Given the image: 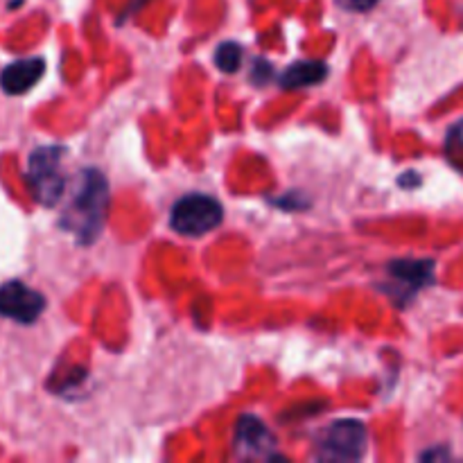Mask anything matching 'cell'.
I'll use <instances>...</instances> for the list:
<instances>
[{
  "label": "cell",
  "mask_w": 463,
  "mask_h": 463,
  "mask_svg": "<svg viewBox=\"0 0 463 463\" xmlns=\"http://www.w3.org/2000/svg\"><path fill=\"white\" fill-rule=\"evenodd\" d=\"M109 208V181L99 170L90 167L80 175L77 188L68 202L66 213L59 224L71 231L77 242L89 247L99 238L107 222Z\"/></svg>",
  "instance_id": "1"
},
{
  "label": "cell",
  "mask_w": 463,
  "mask_h": 463,
  "mask_svg": "<svg viewBox=\"0 0 463 463\" xmlns=\"http://www.w3.org/2000/svg\"><path fill=\"white\" fill-rule=\"evenodd\" d=\"M63 154L66 147L61 145H43L30 154L27 161V185L30 193L41 206H57L59 199L66 190V176H63Z\"/></svg>",
  "instance_id": "2"
},
{
  "label": "cell",
  "mask_w": 463,
  "mask_h": 463,
  "mask_svg": "<svg viewBox=\"0 0 463 463\" xmlns=\"http://www.w3.org/2000/svg\"><path fill=\"white\" fill-rule=\"evenodd\" d=\"M224 220V208L211 194H185L172 206L170 226L185 238H202L211 233Z\"/></svg>",
  "instance_id": "3"
},
{
  "label": "cell",
  "mask_w": 463,
  "mask_h": 463,
  "mask_svg": "<svg viewBox=\"0 0 463 463\" xmlns=\"http://www.w3.org/2000/svg\"><path fill=\"white\" fill-rule=\"evenodd\" d=\"M366 428L362 420L342 419L330 423L317 441V457L324 461H357L364 457Z\"/></svg>",
  "instance_id": "4"
},
{
  "label": "cell",
  "mask_w": 463,
  "mask_h": 463,
  "mask_svg": "<svg viewBox=\"0 0 463 463\" xmlns=\"http://www.w3.org/2000/svg\"><path fill=\"white\" fill-rule=\"evenodd\" d=\"M45 297L36 289L27 288L21 280H7L0 285V317L16 324H34L45 310Z\"/></svg>",
  "instance_id": "5"
},
{
  "label": "cell",
  "mask_w": 463,
  "mask_h": 463,
  "mask_svg": "<svg viewBox=\"0 0 463 463\" xmlns=\"http://www.w3.org/2000/svg\"><path fill=\"white\" fill-rule=\"evenodd\" d=\"M276 450V439L269 432L265 423L258 416L247 414L238 420L235 428V452L242 457H262V459H274Z\"/></svg>",
  "instance_id": "6"
},
{
  "label": "cell",
  "mask_w": 463,
  "mask_h": 463,
  "mask_svg": "<svg viewBox=\"0 0 463 463\" xmlns=\"http://www.w3.org/2000/svg\"><path fill=\"white\" fill-rule=\"evenodd\" d=\"M45 75V61L41 57L18 59L9 63L0 72V89L7 95H23L39 84L41 77Z\"/></svg>",
  "instance_id": "7"
},
{
  "label": "cell",
  "mask_w": 463,
  "mask_h": 463,
  "mask_svg": "<svg viewBox=\"0 0 463 463\" xmlns=\"http://www.w3.org/2000/svg\"><path fill=\"white\" fill-rule=\"evenodd\" d=\"M389 276L402 288V298H411L419 289L428 288L434 279L432 260H393L389 262Z\"/></svg>",
  "instance_id": "8"
},
{
  "label": "cell",
  "mask_w": 463,
  "mask_h": 463,
  "mask_svg": "<svg viewBox=\"0 0 463 463\" xmlns=\"http://www.w3.org/2000/svg\"><path fill=\"white\" fill-rule=\"evenodd\" d=\"M328 77V66L324 61H294L288 71L280 75L283 89H303V86H317Z\"/></svg>",
  "instance_id": "9"
},
{
  "label": "cell",
  "mask_w": 463,
  "mask_h": 463,
  "mask_svg": "<svg viewBox=\"0 0 463 463\" xmlns=\"http://www.w3.org/2000/svg\"><path fill=\"white\" fill-rule=\"evenodd\" d=\"M215 63L222 72H235L242 66V48L235 41H224L215 50Z\"/></svg>",
  "instance_id": "10"
},
{
  "label": "cell",
  "mask_w": 463,
  "mask_h": 463,
  "mask_svg": "<svg viewBox=\"0 0 463 463\" xmlns=\"http://www.w3.org/2000/svg\"><path fill=\"white\" fill-rule=\"evenodd\" d=\"M335 3L342 9H348V12H369L380 0H335Z\"/></svg>",
  "instance_id": "11"
},
{
  "label": "cell",
  "mask_w": 463,
  "mask_h": 463,
  "mask_svg": "<svg viewBox=\"0 0 463 463\" xmlns=\"http://www.w3.org/2000/svg\"><path fill=\"white\" fill-rule=\"evenodd\" d=\"M452 136H455V140H457V143L463 145V122H461L459 127H455V131H452Z\"/></svg>",
  "instance_id": "12"
}]
</instances>
